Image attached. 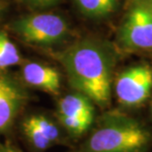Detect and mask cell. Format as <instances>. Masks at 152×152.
<instances>
[{
    "mask_svg": "<svg viewBox=\"0 0 152 152\" xmlns=\"http://www.w3.org/2000/svg\"><path fill=\"white\" fill-rule=\"evenodd\" d=\"M152 133L141 121L112 110L103 114L77 152H147Z\"/></svg>",
    "mask_w": 152,
    "mask_h": 152,
    "instance_id": "obj_2",
    "label": "cell"
},
{
    "mask_svg": "<svg viewBox=\"0 0 152 152\" xmlns=\"http://www.w3.org/2000/svg\"><path fill=\"white\" fill-rule=\"evenodd\" d=\"M118 51L108 42L84 38L54 54L73 91L83 94L101 109L111 103Z\"/></svg>",
    "mask_w": 152,
    "mask_h": 152,
    "instance_id": "obj_1",
    "label": "cell"
},
{
    "mask_svg": "<svg viewBox=\"0 0 152 152\" xmlns=\"http://www.w3.org/2000/svg\"><path fill=\"white\" fill-rule=\"evenodd\" d=\"M78 10L91 19H103L117 10L118 0H75Z\"/></svg>",
    "mask_w": 152,
    "mask_h": 152,
    "instance_id": "obj_9",
    "label": "cell"
},
{
    "mask_svg": "<svg viewBox=\"0 0 152 152\" xmlns=\"http://www.w3.org/2000/svg\"><path fill=\"white\" fill-rule=\"evenodd\" d=\"M24 83L48 94L56 95L61 86V77L56 68L39 62L28 61L21 67Z\"/></svg>",
    "mask_w": 152,
    "mask_h": 152,
    "instance_id": "obj_7",
    "label": "cell"
},
{
    "mask_svg": "<svg viewBox=\"0 0 152 152\" xmlns=\"http://www.w3.org/2000/svg\"><path fill=\"white\" fill-rule=\"evenodd\" d=\"M11 30L24 42L39 45H56L67 38L69 27L61 16L56 13H36L14 21Z\"/></svg>",
    "mask_w": 152,
    "mask_h": 152,
    "instance_id": "obj_4",
    "label": "cell"
},
{
    "mask_svg": "<svg viewBox=\"0 0 152 152\" xmlns=\"http://www.w3.org/2000/svg\"><path fill=\"white\" fill-rule=\"evenodd\" d=\"M151 112H152V105H151Z\"/></svg>",
    "mask_w": 152,
    "mask_h": 152,
    "instance_id": "obj_17",
    "label": "cell"
},
{
    "mask_svg": "<svg viewBox=\"0 0 152 152\" xmlns=\"http://www.w3.org/2000/svg\"><path fill=\"white\" fill-rule=\"evenodd\" d=\"M28 101V94L20 83L0 74V133L11 129Z\"/></svg>",
    "mask_w": 152,
    "mask_h": 152,
    "instance_id": "obj_6",
    "label": "cell"
},
{
    "mask_svg": "<svg viewBox=\"0 0 152 152\" xmlns=\"http://www.w3.org/2000/svg\"><path fill=\"white\" fill-rule=\"evenodd\" d=\"M115 42L118 53L152 51V11L142 0L132 3L118 30Z\"/></svg>",
    "mask_w": 152,
    "mask_h": 152,
    "instance_id": "obj_3",
    "label": "cell"
},
{
    "mask_svg": "<svg viewBox=\"0 0 152 152\" xmlns=\"http://www.w3.org/2000/svg\"><path fill=\"white\" fill-rule=\"evenodd\" d=\"M22 61L17 47L7 34L0 32V70H5L12 66L20 64Z\"/></svg>",
    "mask_w": 152,
    "mask_h": 152,
    "instance_id": "obj_11",
    "label": "cell"
},
{
    "mask_svg": "<svg viewBox=\"0 0 152 152\" xmlns=\"http://www.w3.org/2000/svg\"><path fill=\"white\" fill-rule=\"evenodd\" d=\"M22 130L26 140L36 150L45 151L53 145L27 118L22 124Z\"/></svg>",
    "mask_w": 152,
    "mask_h": 152,
    "instance_id": "obj_12",
    "label": "cell"
},
{
    "mask_svg": "<svg viewBox=\"0 0 152 152\" xmlns=\"http://www.w3.org/2000/svg\"><path fill=\"white\" fill-rule=\"evenodd\" d=\"M57 115L81 118L95 121V105L83 94L73 91L63 96L57 105Z\"/></svg>",
    "mask_w": 152,
    "mask_h": 152,
    "instance_id": "obj_8",
    "label": "cell"
},
{
    "mask_svg": "<svg viewBox=\"0 0 152 152\" xmlns=\"http://www.w3.org/2000/svg\"><path fill=\"white\" fill-rule=\"evenodd\" d=\"M129 1L132 2V3H133V2H135V1H138V0H129Z\"/></svg>",
    "mask_w": 152,
    "mask_h": 152,
    "instance_id": "obj_16",
    "label": "cell"
},
{
    "mask_svg": "<svg viewBox=\"0 0 152 152\" xmlns=\"http://www.w3.org/2000/svg\"><path fill=\"white\" fill-rule=\"evenodd\" d=\"M142 1H143L145 4L148 6V8L152 11V0H142Z\"/></svg>",
    "mask_w": 152,
    "mask_h": 152,
    "instance_id": "obj_15",
    "label": "cell"
},
{
    "mask_svg": "<svg viewBox=\"0 0 152 152\" xmlns=\"http://www.w3.org/2000/svg\"><path fill=\"white\" fill-rule=\"evenodd\" d=\"M114 90L118 103L124 107L142 105L152 90V66L138 64L124 69L114 79Z\"/></svg>",
    "mask_w": 152,
    "mask_h": 152,
    "instance_id": "obj_5",
    "label": "cell"
},
{
    "mask_svg": "<svg viewBox=\"0 0 152 152\" xmlns=\"http://www.w3.org/2000/svg\"><path fill=\"white\" fill-rule=\"evenodd\" d=\"M28 120L37 127L53 145L60 143L63 138L62 129L58 123L53 121L51 118L45 115H29Z\"/></svg>",
    "mask_w": 152,
    "mask_h": 152,
    "instance_id": "obj_10",
    "label": "cell"
},
{
    "mask_svg": "<svg viewBox=\"0 0 152 152\" xmlns=\"http://www.w3.org/2000/svg\"><path fill=\"white\" fill-rule=\"evenodd\" d=\"M0 152H23L16 145L7 140H0Z\"/></svg>",
    "mask_w": 152,
    "mask_h": 152,
    "instance_id": "obj_14",
    "label": "cell"
},
{
    "mask_svg": "<svg viewBox=\"0 0 152 152\" xmlns=\"http://www.w3.org/2000/svg\"><path fill=\"white\" fill-rule=\"evenodd\" d=\"M22 1L29 5L30 7L36 9H45L56 5L60 0H22Z\"/></svg>",
    "mask_w": 152,
    "mask_h": 152,
    "instance_id": "obj_13",
    "label": "cell"
}]
</instances>
